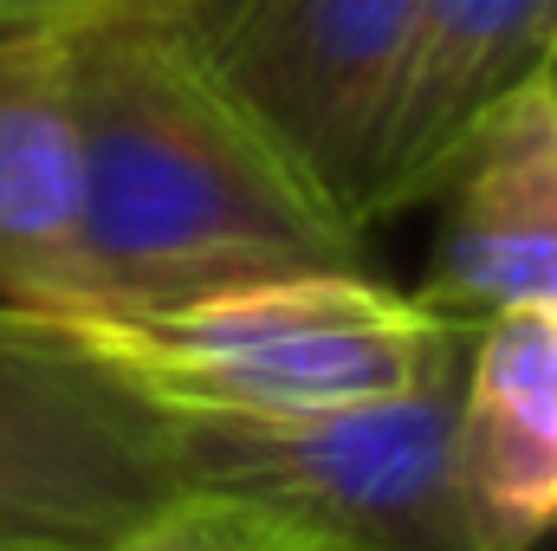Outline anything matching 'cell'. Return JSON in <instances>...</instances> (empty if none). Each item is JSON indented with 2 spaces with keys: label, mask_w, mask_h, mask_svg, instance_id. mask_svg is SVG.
<instances>
[{
  "label": "cell",
  "mask_w": 557,
  "mask_h": 551,
  "mask_svg": "<svg viewBox=\"0 0 557 551\" xmlns=\"http://www.w3.org/2000/svg\"><path fill=\"white\" fill-rule=\"evenodd\" d=\"M72 91L85 131L78 311L156 318L234 285L357 267L363 234L149 0H98L72 20Z\"/></svg>",
  "instance_id": "6da1fadb"
},
{
  "label": "cell",
  "mask_w": 557,
  "mask_h": 551,
  "mask_svg": "<svg viewBox=\"0 0 557 551\" xmlns=\"http://www.w3.org/2000/svg\"><path fill=\"white\" fill-rule=\"evenodd\" d=\"M59 318L117 383L162 415H324L403 396L454 370L467 331L363 267L234 285L156 318Z\"/></svg>",
  "instance_id": "7a4b0ae2"
},
{
  "label": "cell",
  "mask_w": 557,
  "mask_h": 551,
  "mask_svg": "<svg viewBox=\"0 0 557 551\" xmlns=\"http://www.w3.org/2000/svg\"><path fill=\"white\" fill-rule=\"evenodd\" d=\"M460 364L324 415H169L188 487L253 551H480L454 474Z\"/></svg>",
  "instance_id": "3957f363"
},
{
  "label": "cell",
  "mask_w": 557,
  "mask_h": 551,
  "mask_svg": "<svg viewBox=\"0 0 557 551\" xmlns=\"http://www.w3.org/2000/svg\"><path fill=\"white\" fill-rule=\"evenodd\" d=\"M188 506L175 421L59 318L0 305V551H117Z\"/></svg>",
  "instance_id": "277c9868"
},
{
  "label": "cell",
  "mask_w": 557,
  "mask_h": 551,
  "mask_svg": "<svg viewBox=\"0 0 557 551\" xmlns=\"http://www.w3.org/2000/svg\"><path fill=\"white\" fill-rule=\"evenodd\" d=\"M149 7L195 39L227 98L357 228L363 162L416 0H149Z\"/></svg>",
  "instance_id": "5b68a950"
},
{
  "label": "cell",
  "mask_w": 557,
  "mask_h": 551,
  "mask_svg": "<svg viewBox=\"0 0 557 551\" xmlns=\"http://www.w3.org/2000/svg\"><path fill=\"white\" fill-rule=\"evenodd\" d=\"M545 13L552 0H416L363 162V234L447 188L512 85L545 59Z\"/></svg>",
  "instance_id": "8992f818"
},
{
  "label": "cell",
  "mask_w": 557,
  "mask_h": 551,
  "mask_svg": "<svg viewBox=\"0 0 557 551\" xmlns=\"http://www.w3.org/2000/svg\"><path fill=\"white\" fill-rule=\"evenodd\" d=\"M447 228L416 298L467 338L506 311H557V52H545L441 188Z\"/></svg>",
  "instance_id": "52a82bcc"
},
{
  "label": "cell",
  "mask_w": 557,
  "mask_h": 551,
  "mask_svg": "<svg viewBox=\"0 0 557 551\" xmlns=\"http://www.w3.org/2000/svg\"><path fill=\"white\" fill-rule=\"evenodd\" d=\"M85 292V131L72 20L0 39V305L78 311Z\"/></svg>",
  "instance_id": "ba28073f"
},
{
  "label": "cell",
  "mask_w": 557,
  "mask_h": 551,
  "mask_svg": "<svg viewBox=\"0 0 557 551\" xmlns=\"http://www.w3.org/2000/svg\"><path fill=\"white\" fill-rule=\"evenodd\" d=\"M454 474L480 551L557 539V331L545 311H506L467 338Z\"/></svg>",
  "instance_id": "9c48e42d"
},
{
  "label": "cell",
  "mask_w": 557,
  "mask_h": 551,
  "mask_svg": "<svg viewBox=\"0 0 557 551\" xmlns=\"http://www.w3.org/2000/svg\"><path fill=\"white\" fill-rule=\"evenodd\" d=\"M117 551H253L214 506H188V519H175L169 532H156V539H137V546H117Z\"/></svg>",
  "instance_id": "30bf717a"
},
{
  "label": "cell",
  "mask_w": 557,
  "mask_h": 551,
  "mask_svg": "<svg viewBox=\"0 0 557 551\" xmlns=\"http://www.w3.org/2000/svg\"><path fill=\"white\" fill-rule=\"evenodd\" d=\"M85 7H98V0H0V39L7 33H39V26H65Z\"/></svg>",
  "instance_id": "8fae6325"
},
{
  "label": "cell",
  "mask_w": 557,
  "mask_h": 551,
  "mask_svg": "<svg viewBox=\"0 0 557 551\" xmlns=\"http://www.w3.org/2000/svg\"><path fill=\"white\" fill-rule=\"evenodd\" d=\"M545 52H557V0H552V13H545Z\"/></svg>",
  "instance_id": "7c38bea8"
},
{
  "label": "cell",
  "mask_w": 557,
  "mask_h": 551,
  "mask_svg": "<svg viewBox=\"0 0 557 551\" xmlns=\"http://www.w3.org/2000/svg\"><path fill=\"white\" fill-rule=\"evenodd\" d=\"M545 318H552V331H557V311H545Z\"/></svg>",
  "instance_id": "4fadbf2b"
}]
</instances>
